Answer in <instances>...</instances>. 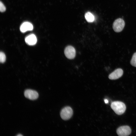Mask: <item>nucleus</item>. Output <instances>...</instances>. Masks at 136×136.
Masks as SVG:
<instances>
[{
	"mask_svg": "<svg viewBox=\"0 0 136 136\" xmlns=\"http://www.w3.org/2000/svg\"><path fill=\"white\" fill-rule=\"evenodd\" d=\"M117 133L120 136H126L129 135L131 132L130 127L128 126L120 127L117 130Z\"/></svg>",
	"mask_w": 136,
	"mask_h": 136,
	"instance_id": "20e7f679",
	"label": "nucleus"
},
{
	"mask_svg": "<svg viewBox=\"0 0 136 136\" xmlns=\"http://www.w3.org/2000/svg\"><path fill=\"white\" fill-rule=\"evenodd\" d=\"M111 108L117 115L123 114L126 109L125 105L123 103L118 101L112 102L111 105Z\"/></svg>",
	"mask_w": 136,
	"mask_h": 136,
	"instance_id": "f257e3e1",
	"label": "nucleus"
},
{
	"mask_svg": "<svg viewBox=\"0 0 136 136\" xmlns=\"http://www.w3.org/2000/svg\"><path fill=\"white\" fill-rule=\"evenodd\" d=\"M104 101L105 103L107 104L108 103V101L107 99H105L104 100Z\"/></svg>",
	"mask_w": 136,
	"mask_h": 136,
	"instance_id": "4468645a",
	"label": "nucleus"
},
{
	"mask_svg": "<svg viewBox=\"0 0 136 136\" xmlns=\"http://www.w3.org/2000/svg\"><path fill=\"white\" fill-rule=\"evenodd\" d=\"M25 41L28 45H35L37 43V39L36 36L33 34H30L26 37Z\"/></svg>",
	"mask_w": 136,
	"mask_h": 136,
	"instance_id": "1a4fd4ad",
	"label": "nucleus"
},
{
	"mask_svg": "<svg viewBox=\"0 0 136 136\" xmlns=\"http://www.w3.org/2000/svg\"><path fill=\"white\" fill-rule=\"evenodd\" d=\"M6 10V8L3 3L0 1V10L1 12H5Z\"/></svg>",
	"mask_w": 136,
	"mask_h": 136,
	"instance_id": "ddd939ff",
	"label": "nucleus"
},
{
	"mask_svg": "<svg viewBox=\"0 0 136 136\" xmlns=\"http://www.w3.org/2000/svg\"><path fill=\"white\" fill-rule=\"evenodd\" d=\"M130 64L132 66L136 67V52L133 55L130 61Z\"/></svg>",
	"mask_w": 136,
	"mask_h": 136,
	"instance_id": "9b49d317",
	"label": "nucleus"
},
{
	"mask_svg": "<svg viewBox=\"0 0 136 136\" xmlns=\"http://www.w3.org/2000/svg\"><path fill=\"white\" fill-rule=\"evenodd\" d=\"M33 27L32 25L30 23L26 22L23 23L21 25L20 30L22 32H24L27 31L32 30Z\"/></svg>",
	"mask_w": 136,
	"mask_h": 136,
	"instance_id": "6e6552de",
	"label": "nucleus"
},
{
	"mask_svg": "<svg viewBox=\"0 0 136 136\" xmlns=\"http://www.w3.org/2000/svg\"><path fill=\"white\" fill-rule=\"evenodd\" d=\"M64 54L66 57L70 59H73L76 54V51L75 48L71 46H67L64 50Z\"/></svg>",
	"mask_w": 136,
	"mask_h": 136,
	"instance_id": "39448f33",
	"label": "nucleus"
},
{
	"mask_svg": "<svg viewBox=\"0 0 136 136\" xmlns=\"http://www.w3.org/2000/svg\"><path fill=\"white\" fill-rule=\"evenodd\" d=\"M125 25V23L123 20L121 18H119L115 20L113 24V28L115 31L119 32L123 29Z\"/></svg>",
	"mask_w": 136,
	"mask_h": 136,
	"instance_id": "f03ea898",
	"label": "nucleus"
},
{
	"mask_svg": "<svg viewBox=\"0 0 136 136\" xmlns=\"http://www.w3.org/2000/svg\"><path fill=\"white\" fill-rule=\"evenodd\" d=\"M25 96L26 98L31 100L36 99L39 96V94L36 91L30 89L25 90L24 93Z\"/></svg>",
	"mask_w": 136,
	"mask_h": 136,
	"instance_id": "423d86ee",
	"label": "nucleus"
},
{
	"mask_svg": "<svg viewBox=\"0 0 136 136\" xmlns=\"http://www.w3.org/2000/svg\"><path fill=\"white\" fill-rule=\"evenodd\" d=\"M6 59V57L5 54L3 52H1L0 53V61L1 63L4 62Z\"/></svg>",
	"mask_w": 136,
	"mask_h": 136,
	"instance_id": "f8f14e48",
	"label": "nucleus"
},
{
	"mask_svg": "<svg viewBox=\"0 0 136 136\" xmlns=\"http://www.w3.org/2000/svg\"><path fill=\"white\" fill-rule=\"evenodd\" d=\"M123 73V71L121 69H118L109 75V78L111 80H116L121 77Z\"/></svg>",
	"mask_w": 136,
	"mask_h": 136,
	"instance_id": "0eeeda50",
	"label": "nucleus"
},
{
	"mask_svg": "<svg viewBox=\"0 0 136 136\" xmlns=\"http://www.w3.org/2000/svg\"><path fill=\"white\" fill-rule=\"evenodd\" d=\"M17 136H22V135L21 134H19L17 135Z\"/></svg>",
	"mask_w": 136,
	"mask_h": 136,
	"instance_id": "2eb2a0df",
	"label": "nucleus"
},
{
	"mask_svg": "<svg viewBox=\"0 0 136 136\" xmlns=\"http://www.w3.org/2000/svg\"><path fill=\"white\" fill-rule=\"evenodd\" d=\"M73 114V111L72 108L69 106L66 107L61 110L60 115L61 118L64 120L70 119Z\"/></svg>",
	"mask_w": 136,
	"mask_h": 136,
	"instance_id": "7ed1b4c3",
	"label": "nucleus"
},
{
	"mask_svg": "<svg viewBox=\"0 0 136 136\" xmlns=\"http://www.w3.org/2000/svg\"><path fill=\"white\" fill-rule=\"evenodd\" d=\"M85 18L87 22H91L94 20V17L92 14L90 12H87L85 15Z\"/></svg>",
	"mask_w": 136,
	"mask_h": 136,
	"instance_id": "9d476101",
	"label": "nucleus"
}]
</instances>
